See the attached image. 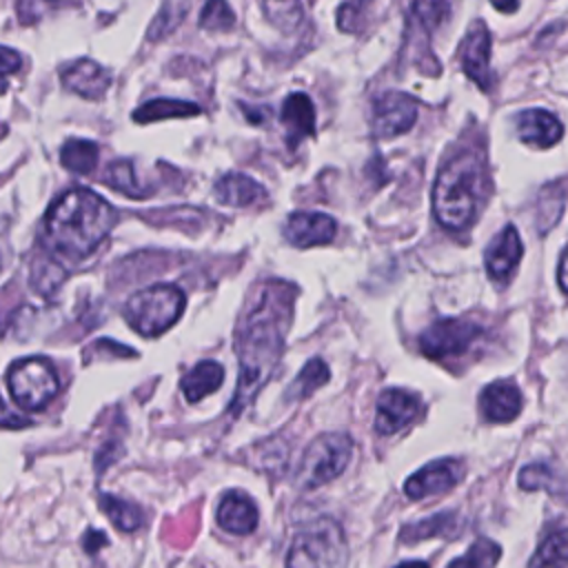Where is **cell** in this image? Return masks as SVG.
Instances as JSON below:
<instances>
[{"label":"cell","mask_w":568,"mask_h":568,"mask_svg":"<svg viewBox=\"0 0 568 568\" xmlns=\"http://www.w3.org/2000/svg\"><path fill=\"white\" fill-rule=\"evenodd\" d=\"M297 288L282 280L264 282L253 302L242 313L235 328V353L240 362L237 388L229 404L231 415H240L275 373L284 337L293 317Z\"/></svg>","instance_id":"6da1fadb"},{"label":"cell","mask_w":568,"mask_h":568,"mask_svg":"<svg viewBox=\"0 0 568 568\" xmlns=\"http://www.w3.org/2000/svg\"><path fill=\"white\" fill-rule=\"evenodd\" d=\"M115 224V211L89 189L60 195L44 217L47 246L69 260H82L98 248Z\"/></svg>","instance_id":"7a4b0ae2"},{"label":"cell","mask_w":568,"mask_h":568,"mask_svg":"<svg viewBox=\"0 0 568 568\" xmlns=\"http://www.w3.org/2000/svg\"><path fill=\"white\" fill-rule=\"evenodd\" d=\"M486 171L475 153L453 158L439 171L433 186V211L442 226L450 231L466 229L484 200Z\"/></svg>","instance_id":"3957f363"},{"label":"cell","mask_w":568,"mask_h":568,"mask_svg":"<svg viewBox=\"0 0 568 568\" xmlns=\"http://www.w3.org/2000/svg\"><path fill=\"white\" fill-rule=\"evenodd\" d=\"M348 544L342 526L331 517L304 524L288 548L286 568H346Z\"/></svg>","instance_id":"277c9868"},{"label":"cell","mask_w":568,"mask_h":568,"mask_svg":"<svg viewBox=\"0 0 568 568\" xmlns=\"http://www.w3.org/2000/svg\"><path fill=\"white\" fill-rule=\"evenodd\" d=\"M184 304L186 297L178 286L153 284L129 297L124 304V320L135 333L155 337L178 322Z\"/></svg>","instance_id":"5b68a950"},{"label":"cell","mask_w":568,"mask_h":568,"mask_svg":"<svg viewBox=\"0 0 568 568\" xmlns=\"http://www.w3.org/2000/svg\"><path fill=\"white\" fill-rule=\"evenodd\" d=\"M353 457V439L346 433L317 435L304 450L297 481L302 488H317L344 473Z\"/></svg>","instance_id":"8992f818"},{"label":"cell","mask_w":568,"mask_h":568,"mask_svg":"<svg viewBox=\"0 0 568 568\" xmlns=\"http://www.w3.org/2000/svg\"><path fill=\"white\" fill-rule=\"evenodd\" d=\"M7 386L18 406L40 410L58 395L60 379L49 359L27 357L9 368Z\"/></svg>","instance_id":"52a82bcc"},{"label":"cell","mask_w":568,"mask_h":568,"mask_svg":"<svg viewBox=\"0 0 568 568\" xmlns=\"http://www.w3.org/2000/svg\"><path fill=\"white\" fill-rule=\"evenodd\" d=\"M481 326L457 317L433 322L419 335V348L430 359H455L468 353L481 337Z\"/></svg>","instance_id":"ba28073f"},{"label":"cell","mask_w":568,"mask_h":568,"mask_svg":"<svg viewBox=\"0 0 568 568\" xmlns=\"http://www.w3.org/2000/svg\"><path fill=\"white\" fill-rule=\"evenodd\" d=\"M424 413L422 399L406 388H386L377 397L375 430L379 435H395L419 419Z\"/></svg>","instance_id":"9c48e42d"},{"label":"cell","mask_w":568,"mask_h":568,"mask_svg":"<svg viewBox=\"0 0 568 568\" xmlns=\"http://www.w3.org/2000/svg\"><path fill=\"white\" fill-rule=\"evenodd\" d=\"M417 120V102L408 93L386 91L373 100V133L395 138L406 133Z\"/></svg>","instance_id":"30bf717a"},{"label":"cell","mask_w":568,"mask_h":568,"mask_svg":"<svg viewBox=\"0 0 568 568\" xmlns=\"http://www.w3.org/2000/svg\"><path fill=\"white\" fill-rule=\"evenodd\" d=\"M464 477L459 459H435L426 466H422L417 473H413L404 481V493L410 499H424L430 495H439L444 490H450L457 486Z\"/></svg>","instance_id":"8fae6325"},{"label":"cell","mask_w":568,"mask_h":568,"mask_svg":"<svg viewBox=\"0 0 568 568\" xmlns=\"http://www.w3.org/2000/svg\"><path fill=\"white\" fill-rule=\"evenodd\" d=\"M459 62L466 75L481 89H490V36L484 22H475L459 44Z\"/></svg>","instance_id":"7c38bea8"},{"label":"cell","mask_w":568,"mask_h":568,"mask_svg":"<svg viewBox=\"0 0 568 568\" xmlns=\"http://www.w3.org/2000/svg\"><path fill=\"white\" fill-rule=\"evenodd\" d=\"M337 233V224L331 215L326 213H315V211H297L291 213L286 224H284V237L293 246H317V244H328Z\"/></svg>","instance_id":"4fadbf2b"},{"label":"cell","mask_w":568,"mask_h":568,"mask_svg":"<svg viewBox=\"0 0 568 568\" xmlns=\"http://www.w3.org/2000/svg\"><path fill=\"white\" fill-rule=\"evenodd\" d=\"M479 410L490 424L513 422L521 410V390L508 379L493 382L479 395Z\"/></svg>","instance_id":"5bb4252c"},{"label":"cell","mask_w":568,"mask_h":568,"mask_svg":"<svg viewBox=\"0 0 568 568\" xmlns=\"http://www.w3.org/2000/svg\"><path fill=\"white\" fill-rule=\"evenodd\" d=\"M521 240L515 226H504V231L499 235H495V240L488 244L484 257H486V271L490 275L493 282H506L515 266L519 264L521 257Z\"/></svg>","instance_id":"9a60e30c"},{"label":"cell","mask_w":568,"mask_h":568,"mask_svg":"<svg viewBox=\"0 0 568 568\" xmlns=\"http://www.w3.org/2000/svg\"><path fill=\"white\" fill-rule=\"evenodd\" d=\"M257 519H260L257 506L253 504V499L248 495H244L240 490L226 493L217 506V524L226 532L248 535L255 530Z\"/></svg>","instance_id":"2e32d148"},{"label":"cell","mask_w":568,"mask_h":568,"mask_svg":"<svg viewBox=\"0 0 568 568\" xmlns=\"http://www.w3.org/2000/svg\"><path fill=\"white\" fill-rule=\"evenodd\" d=\"M282 124L291 149H295L304 138L315 133V109L306 93H291L284 100Z\"/></svg>","instance_id":"e0dca14e"},{"label":"cell","mask_w":568,"mask_h":568,"mask_svg":"<svg viewBox=\"0 0 568 568\" xmlns=\"http://www.w3.org/2000/svg\"><path fill=\"white\" fill-rule=\"evenodd\" d=\"M517 133L524 142L537 146H550L561 140L564 126L557 115L544 109H528L517 118Z\"/></svg>","instance_id":"ac0fdd59"},{"label":"cell","mask_w":568,"mask_h":568,"mask_svg":"<svg viewBox=\"0 0 568 568\" xmlns=\"http://www.w3.org/2000/svg\"><path fill=\"white\" fill-rule=\"evenodd\" d=\"M62 82L67 89L80 93L82 98L95 100L106 91L111 75L93 60H78L62 71Z\"/></svg>","instance_id":"d6986e66"},{"label":"cell","mask_w":568,"mask_h":568,"mask_svg":"<svg viewBox=\"0 0 568 568\" xmlns=\"http://www.w3.org/2000/svg\"><path fill=\"white\" fill-rule=\"evenodd\" d=\"M213 191L217 202L229 206H251L266 195L264 186L244 173H226L215 182Z\"/></svg>","instance_id":"ffe728a7"},{"label":"cell","mask_w":568,"mask_h":568,"mask_svg":"<svg viewBox=\"0 0 568 568\" xmlns=\"http://www.w3.org/2000/svg\"><path fill=\"white\" fill-rule=\"evenodd\" d=\"M222 379H224L222 364L213 359H204L182 377V393L189 402H200L213 390H217L222 386Z\"/></svg>","instance_id":"44dd1931"},{"label":"cell","mask_w":568,"mask_h":568,"mask_svg":"<svg viewBox=\"0 0 568 568\" xmlns=\"http://www.w3.org/2000/svg\"><path fill=\"white\" fill-rule=\"evenodd\" d=\"M328 377H331V371H328V366L324 364V359L313 357V359H308V362L304 364V368L295 375V379H293L291 386L286 388L284 397L291 399V402H293V399H304V397L313 395L320 386H324V384L328 382Z\"/></svg>","instance_id":"7402d4cb"},{"label":"cell","mask_w":568,"mask_h":568,"mask_svg":"<svg viewBox=\"0 0 568 568\" xmlns=\"http://www.w3.org/2000/svg\"><path fill=\"white\" fill-rule=\"evenodd\" d=\"M459 528V521H457V515L455 513H437L428 519H422L417 524H410L402 530L399 539L402 541H422V539H428V537H453Z\"/></svg>","instance_id":"603a6c76"},{"label":"cell","mask_w":568,"mask_h":568,"mask_svg":"<svg viewBox=\"0 0 568 568\" xmlns=\"http://www.w3.org/2000/svg\"><path fill=\"white\" fill-rule=\"evenodd\" d=\"M200 106L186 100H171V98H160V100H151L144 102L133 118L138 122H153V120H164V118H189V115H197Z\"/></svg>","instance_id":"cb8c5ba5"},{"label":"cell","mask_w":568,"mask_h":568,"mask_svg":"<svg viewBox=\"0 0 568 568\" xmlns=\"http://www.w3.org/2000/svg\"><path fill=\"white\" fill-rule=\"evenodd\" d=\"M566 530L557 528L539 544L537 552L528 561V568H566Z\"/></svg>","instance_id":"d4e9b609"},{"label":"cell","mask_w":568,"mask_h":568,"mask_svg":"<svg viewBox=\"0 0 568 568\" xmlns=\"http://www.w3.org/2000/svg\"><path fill=\"white\" fill-rule=\"evenodd\" d=\"M499 555H501V548L497 541L488 537H479L470 544V548L462 557L453 559L448 568H495L499 561Z\"/></svg>","instance_id":"484cf974"},{"label":"cell","mask_w":568,"mask_h":568,"mask_svg":"<svg viewBox=\"0 0 568 568\" xmlns=\"http://www.w3.org/2000/svg\"><path fill=\"white\" fill-rule=\"evenodd\" d=\"M262 9L268 22L284 33L295 31L304 20V7L300 0H262Z\"/></svg>","instance_id":"4316f807"},{"label":"cell","mask_w":568,"mask_h":568,"mask_svg":"<svg viewBox=\"0 0 568 568\" xmlns=\"http://www.w3.org/2000/svg\"><path fill=\"white\" fill-rule=\"evenodd\" d=\"M60 158H62V166L73 171V173H91L98 164V146L89 140H69L62 151H60Z\"/></svg>","instance_id":"83f0119b"},{"label":"cell","mask_w":568,"mask_h":568,"mask_svg":"<svg viewBox=\"0 0 568 568\" xmlns=\"http://www.w3.org/2000/svg\"><path fill=\"white\" fill-rule=\"evenodd\" d=\"M100 506H102V513L111 519V524H113L118 530L131 532V530L140 528V524H142V513H140V508L133 506L131 501H124L122 497L102 495V497H100Z\"/></svg>","instance_id":"f1b7e54d"},{"label":"cell","mask_w":568,"mask_h":568,"mask_svg":"<svg viewBox=\"0 0 568 568\" xmlns=\"http://www.w3.org/2000/svg\"><path fill=\"white\" fill-rule=\"evenodd\" d=\"M519 488L524 490H548V493H557L561 488V477L557 475V470L546 464V462H535L521 468L519 473Z\"/></svg>","instance_id":"f546056e"},{"label":"cell","mask_w":568,"mask_h":568,"mask_svg":"<svg viewBox=\"0 0 568 568\" xmlns=\"http://www.w3.org/2000/svg\"><path fill=\"white\" fill-rule=\"evenodd\" d=\"M104 182H106L109 186H113L115 191L129 195V197H142V195H144V189L135 182L133 166H131V162H126V160H120V162L109 164V169H106V173H104Z\"/></svg>","instance_id":"4dcf8cb0"},{"label":"cell","mask_w":568,"mask_h":568,"mask_svg":"<svg viewBox=\"0 0 568 568\" xmlns=\"http://www.w3.org/2000/svg\"><path fill=\"white\" fill-rule=\"evenodd\" d=\"M235 18L226 0H206L202 13H200V27L209 31H229L233 27Z\"/></svg>","instance_id":"1f68e13d"},{"label":"cell","mask_w":568,"mask_h":568,"mask_svg":"<svg viewBox=\"0 0 568 568\" xmlns=\"http://www.w3.org/2000/svg\"><path fill=\"white\" fill-rule=\"evenodd\" d=\"M450 13V2L448 0H417L413 4V18L426 27V29H435L437 24H442Z\"/></svg>","instance_id":"d6a6232c"},{"label":"cell","mask_w":568,"mask_h":568,"mask_svg":"<svg viewBox=\"0 0 568 568\" xmlns=\"http://www.w3.org/2000/svg\"><path fill=\"white\" fill-rule=\"evenodd\" d=\"M366 0H353L342 4L339 13H337V22L342 31H357L362 27V18H364V9H366Z\"/></svg>","instance_id":"836d02e7"},{"label":"cell","mask_w":568,"mask_h":568,"mask_svg":"<svg viewBox=\"0 0 568 568\" xmlns=\"http://www.w3.org/2000/svg\"><path fill=\"white\" fill-rule=\"evenodd\" d=\"M20 64H22V58L18 55V51L0 44V93L7 89V78L16 73Z\"/></svg>","instance_id":"e575fe53"},{"label":"cell","mask_w":568,"mask_h":568,"mask_svg":"<svg viewBox=\"0 0 568 568\" xmlns=\"http://www.w3.org/2000/svg\"><path fill=\"white\" fill-rule=\"evenodd\" d=\"M24 424H29V422L22 419L18 413H13V410L4 404V399L0 397V426H4V428H20V426H24Z\"/></svg>","instance_id":"d590c367"},{"label":"cell","mask_w":568,"mask_h":568,"mask_svg":"<svg viewBox=\"0 0 568 568\" xmlns=\"http://www.w3.org/2000/svg\"><path fill=\"white\" fill-rule=\"evenodd\" d=\"M104 544H106V535L100 532V530H89V532L84 535V548H87L89 552H95V548H100V546H104Z\"/></svg>","instance_id":"8d00e7d4"},{"label":"cell","mask_w":568,"mask_h":568,"mask_svg":"<svg viewBox=\"0 0 568 568\" xmlns=\"http://www.w3.org/2000/svg\"><path fill=\"white\" fill-rule=\"evenodd\" d=\"M557 280H559V288L566 293V253L561 251L559 255V266H557Z\"/></svg>","instance_id":"74e56055"},{"label":"cell","mask_w":568,"mask_h":568,"mask_svg":"<svg viewBox=\"0 0 568 568\" xmlns=\"http://www.w3.org/2000/svg\"><path fill=\"white\" fill-rule=\"evenodd\" d=\"M499 11H504V13H510V11H515L517 7H519V0H490Z\"/></svg>","instance_id":"f35d334b"},{"label":"cell","mask_w":568,"mask_h":568,"mask_svg":"<svg viewBox=\"0 0 568 568\" xmlns=\"http://www.w3.org/2000/svg\"><path fill=\"white\" fill-rule=\"evenodd\" d=\"M395 568H428V564L415 559V561H404V564H399V566H395Z\"/></svg>","instance_id":"ab89813d"},{"label":"cell","mask_w":568,"mask_h":568,"mask_svg":"<svg viewBox=\"0 0 568 568\" xmlns=\"http://www.w3.org/2000/svg\"><path fill=\"white\" fill-rule=\"evenodd\" d=\"M49 2H62V0H49Z\"/></svg>","instance_id":"60d3db41"}]
</instances>
